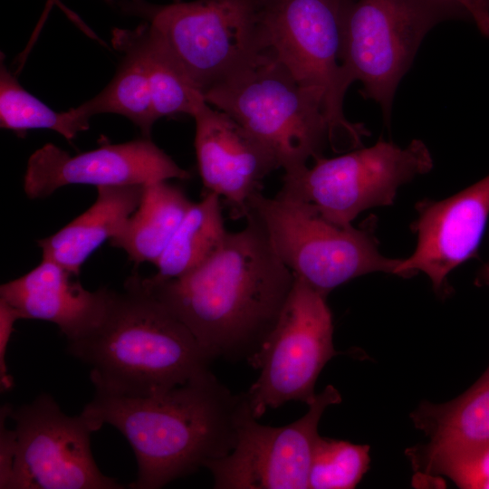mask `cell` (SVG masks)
Masks as SVG:
<instances>
[{
	"instance_id": "cell-8",
	"label": "cell",
	"mask_w": 489,
	"mask_h": 489,
	"mask_svg": "<svg viewBox=\"0 0 489 489\" xmlns=\"http://www.w3.org/2000/svg\"><path fill=\"white\" fill-rule=\"evenodd\" d=\"M468 16L455 0H351L342 39L341 62L363 97L390 117L397 87L428 31L438 23Z\"/></svg>"
},
{
	"instance_id": "cell-29",
	"label": "cell",
	"mask_w": 489,
	"mask_h": 489,
	"mask_svg": "<svg viewBox=\"0 0 489 489\" xmlns=\"http://www.w3.org/2000/svg\"><path fill=\"white\" fill-rule=\"evenodd\" d=\"M475 283L477 285H489V260L479 270Z\"/></svg>"
},
{
	"instance_id": "cell-9",
	"label": "cell",
	"mask_w": 489,
	"mask_h": 489,
	"mask_svg": "<svg viewBox=\"0 0 489 489\" xmlns=\"http://www.w3.org/2000/svg\"><path fill=\"white\" fill-rule=\"evenodd\" d=\"M432 168L422 140L401 148L379 139L335 158L319 157L313 166L284 174L276 196L311 203L330 222L349 227L360 213L391 205L402 185Z\"/></svg>"
},
{
	"instance_id": "cell-21",
	"label": "cell",
	"mask_w": 489,
	"mask_h": 489,
	"mask_svg": "<svg viewBox=\"0 0 489 489\" xmlns=\"http://www.w3.org/2000/svg\"><path fill=\"white\" fill-rule=\"evenodd\" d=\"M227 233L220 197L205 193L202 200L193 202L156 263L157 273L148 279L153 283L164 282L197 268L220 248Z\"/></svg>"
},
{
	"instance_id": "cell-22",
	"label": "cell",
	"mask_w": 489,
	"mask_h": 489,
	"mask_svg": "<svg viewBox=\"0 0 489 489\" xmlns=\"http://www.w3.org/2000/svg\"><path fill=\"white\" fill-rule=\"evenodd\" d=\"M124 58L111 82L75 110L84 119L101 113H116L130 120L144 138H149L155 117L149 82L139 56L123 50Z\"/></svg>"
},
{
	"instance_id": "cell-19",
	"label": "cell",
	"mask_w": 489,
	"mask_h": 489,
	"mask_svg": "<svg viewBox=\"0 0 489 489\" xmlns=\"http://www.w3.org/2000/svg\"><path fill=\"white\" fill-rule=\"evenodd\" d=\"M430 438L425 447L465 451L489 445V368L464 394L447 403H422L411 415Z\"/></svg>"
},
{
	"instance_id": "cell-20",
	"label": "cell",
	"mask_w": 489,
	"mask_h": 489,
	"mask_svg": "<svg viewBox=\"0 0 489 489\" xmlns=\"http://www.w3.org/2000/svg\"><path fill=\"white\" fill-rule=\"evenodd\" d=\"M112 43L120 51L135 53L142 62L157 120L181 113L193 117L206 102L148 23L134 30H115Z\"/></svg>"
},
{
	"instance_id": "cell-27",
	"label": "cell",
	"mask_w": 489,
	"mask_h": 489,
	"mask_svg": "<svg viewBox=\"0 0 489 489\" xmlns=\"http://www.w3.org/2000/svg\"><path fill=\"white\" fill-rule=\"evenodd\" d=\"M22 319L19 312L5 299L0 298V386L1 391L12 388L14 381L7 373L6 350L14 331V322Z\"/></svg>"
},
{
	"instance_id": "cell-1",
	"label": "cell",
	"mask_w": 489,
	"mask_h": 489,
	"mask_svg": "<svg viewBox=\"0 0 489 489\" xmlns=\"http://www.w3.org/2000/svg\"><path fill=\"white\" fill-rule=\"evenodd\" d=\"M246 221L185 275L159 283L142 277L212 360H248L274 327L295 280L260 221L251 212Z\"/></svg>"
},
{
	"instance_id": "cell-7",
	"label": "cell",
	"mask_w": 489,
	"mask_h": 489,
	"mask_svg": "<svg viewBox=\"0 0 489 489\" xmlns=\"http://www.w3.org/2000/svg\"><path fill=\"white\" fill-rule=\"evenodd\" d=\"M263 0H196L139 7L149 25L203 94L266 51Z\"/></svg>"
},
{
	"instance_id": "cell-12",
	"label": "cell",
	"mask_w": 489,
	"mask_h": 489,
	"mask_svg": "<svg viewBox=\"0 0 489 489\" xmlns=\"http://www.w3.org/2000/svg\"><path fill=\"white\" fill-rule=\"evenodd\" d=\"M341 401L328 385L301 418L283 427L257 422L248 401L238 420L233 450L205 466L216 489H306L318 425L325 409Z\"/></svg>"
},
{
	"instance_id": "cell-18",
	"label": "cell",
	"mask_w": 489,
	"mask_h": 489,
	"mask_svg": "<svg viewBox=\"0 0 489 489\" xmlns=\"http://www.w3.org/2000/svg\"><path fill=\"white\" fill-rule=\"evenodd\" d=\"M192 204L179 187L167 181L144 184L137 209L110 244L124 250L136 264H156Z\"/></svg>"
},
{
	"instance_id": "cell-23",
	"label": "cell",
	"mask_w": 489,
	"mask_h": 489,
	"mask_svg": "<svg viewBox=\"0 0 489 489\" xmlns=\"http://www.w3.org/2000/svg\"><path fill=\"white\" fill-rule=\"evenodd\" d=\"M0 126L18 136L29 129H52L66 139L89 129V120L74 108L58 112L29 93L8 71L3 61L0 67Z\"/></svg>"
},
{
	"instance_id": "cell-30",
	"label": "cell",
	"mask_w": 489,
	"mask_h": 489,
	"mask_svg": "<svg viewBox=\"0 0 489 489\" xmlns=\"http://www.w3.org/2000/svg\"><path fill=\"white\" fill-rule=\"evenodd\" d=\"M472 19L475 15V4L473 0H455Z\"/></svg>"
},
{
	"instance_id": "cell-3",
	"label": "cell",
	"mask_w": 489,
	"mask_h": 489,
	"mask_svg": "<svg viewBox=\"0 0 489 489\" xmlns=\"http://www.w3.org/2000/svg\"><path fill=\"white\" fill-rule=\"evenodd\" d=\"M68 352L91 368L95 388L147 396L183 384L213 360L191 331L145 286L138 273L113 291L107 313Z\"/></svg>"
},
{
	"instance_id": "cell-16",
	"label": "cell",
	"mask_w": 489,
	"mask_h": 489,
	"mask_svg": "<svg viewBox=\"0 0 489 489\" xmlns=\"http://www.w3.org/2000/svg\"><path fill=\"white\" fill-rule=\"evenodd\" d=\"M76 275L48 259L0 286V298L22 319L42 320L58 326L68 342L85 337L103 321L113 293L108 288L91 292Z\"/></svg>"
},
{
	"instance_id": "cell-28",
	"label": "cell",
	"mask_w": 489,
	"mask_h": 489,
	"mask_svg": "<svg viewBox=\"0 0 489 489\" xmlns=\"http://www.w3.org/2000/svg\"><path fill=\"white\" fill-rule=\"evenodd\" d=\"M475 15L473 20L484 36H489V0H473Z\"/></svg>"
},
{
	"instance_id": "cell-6",
	"label": "cell",
	"mask_w": 489,
	"mask_h": 489,
	"mask_svg": "<svg viewBox=\"0 0 489 489\" xmlns=\"http://www.w3.org/2000/svg\"><path fill=\"white\" fill-rule=\"evenodd\" d=\"M249 208L281 261L294 276L326 296L364 274H395L402 261L380 254L370 218L359 228L342 227L323 217L311 203L270 198L261 192L252 197Z\"/></svg>"
},
{
	"instance_id": "cell-2",
	"label": "cell",
	"mask_w": 489,
	"mask_h": 489,
	"mask_svg": "<svg viewBox=\"0 0 489 489\" xmlns=\"http://www.w3.org/2000/svg\"><path fill=\"white\" fill-rule=\"evenodd\" d=\"M246 394H233L207 369L147 396L95 388L82 413L116 427L129 443L138 475L129 487L158 489L228 455L236 443Z\"/></svg>"
},
{
	"instance_id": "cell-5",
	"label": "cell",
	"mask_w": 489,
	"mask_h": 489,
	"mask_svg": "<svg viewBox=\"0 0 489 489\" xmlns=\"http://www.w3.org/2000/svg\"><path fill=\"white\" fill-rule=\"evenodd\" d=\"M351 0H263L261 25L268 50L302 86L322 100L335 152L360 147L369 134L349 121L343 100L349 79L341 62L345 16Z\"/></svg>"
},
{
	"instance_id": "cell-4",
	"label": "cell",
	"mask_w": 489,
	"mask_h": 489,
	"mask_svg": "<svg viewBox=\"0 0 489 489\" xmlns=\"http://www.w3.org/2000/svg\"><path fill=\"white\" fill-rule=\"evenodd\" d=\"M204 98L255 137L284 174L321 157L329 142L321 97L298 83L268 50Z\"/></svg>"
},
{
	"instance_id": "cell-11",
	"label": "cell",
	"mask_w": 489,
	"mask_h": 489,
	"mask_svg": "<svg viewBox=\"0 0 489 489\" xmlns=\"http://www.w3.org/2000/svg\"><path fill=\"white\" fill-rule=\"evenodd\" d=\"M17 451L12 489H122L94 461L91 435L100 427L83 413L70 417L46 393L14 408Z\"/></svg>"
},
{
	"instance_id": "cell-25",
	"label": "cell",
	"mask_w": 489,
	"mask_h": 489,
	"mask_svg": "<svg viewBox=\"0 0 489 489\" xmlns=\"http://www.w3.org/2000/svg\"><path fill=\"white\" fill-rule=\"evenodd\" d=\"M409 456L426 474L445 475L460 488L489 489V445L465 451L420 446Z\"/></svg>"
},
{
	"instance_id": "cell-26",
	"label": "cell",
	"mask_w": 489,
	"mask_h": 489,
	"mask_svg": "<svg viewBox=\"0 0 489 489\" xmlns=\"http://www.w3.org/2000/svg\"><path fill=\"white\" fill-rule=\"evenodd\" d=\"M12 406L5 404L0 408V489H12L14 466L17 451L15 429H8Z\"/></svg>"
},
{
	"instance_id": "cell-10",
	"label": "cell",
	"mask_w": 489,
	"mask_h": 489,
	"mask_svg": "<svg viewBox=\"0 0 489 489\" xmlns=\"http://www.w3.org/2000/svg\"><path fill=\"white\" fill-rule=\"evenodd\" d=\"M326 295L295 280L283 311L259 350L247 360L260 370L246 394L252 415L289 401L313 402L317 379L338 352Z\"/></svg>"
},
{
	"instance_id": "cell-17",
	"label": "cell",
	"mask_w": 489,
	"mask_h": 489,
	"mask_svg": "<svg viewBox=\"0 0 489 489\" xmlns=\"http://www.w3.org/2000/svg\"><path fill=\"white\" fill-rule=\"evenodd\" d=\"M94 204L55 234L37 241L43 258L74 275L89 256L115 236L137 209L143 185L98 187Z\"/></svg>"
},
{
	"instance_id": "cell-31",
	"label": "cell",
	"mask_w": 489,
	"mask_h": 489,
	"mask_svg": "<svg viewBox=\"0 0 489 489\" xmlns=\"http://www.w3.org/2000/svg\"><path fill=\"white\" fill-rule=\"evenodd\" d=\"M108 1H110V0H108Z\"/></svg>"
},
{
	"instance_id": "cell-14",
	"label": "cell",
	"mask_w": 489,
	"mask_h": 489,
	"mask_svg": "<svg viewBox=\"0 0 489 489\" xmlns=\"http://www.w3.org/2000/svg\"><path fill=\"white\" fill-rule=\"evenodd\" d=\"M416 209L411 229L417 246L395 274L422 272L442 292L448 274L477 254L489 216V175L448 198L422 200Z\"/></svg>"
},
{
	"instance_id": "cell-24",
	"label": "cell",
	"mask_w": 489,
	"mask_h": 489,
	"mask_svg": "<svg viewBox=\"0 0 489 489\" xmlns=\"http://www.w3.org/2000/svg\"><path fill=\"white\" fill-rule=\"evenodd\" d=\"M369 462V446L319 436L312 449L308 488H355Z\"/></svg>"
},
{
	"instance_id": "cell-15",
	"label": "cell",
	"mask_w": 489,
	"mask_h": 489,
	"mask_svg": "<svg viewBox=\"0 0 489 489\" xmlns=\"http://www.w3.org/2000/svg\"><path fill=\"white\" fill-rule=\"evenodd\" d=\"M196 120L195 149L206 193L224 197L234 219L246 218L263 180L280 168L273 154L236 120L204 102Z\"/></svg>"
},
{
	"instance_id": "cell-13",
	"label": "cell",
	"mask_w": 489,
	"mask_h": 489,
	"mask_svg": "<svg viewBox=\"0 0 489 489\" xmlns=\"http://www.w3.org/2000/svg\"><path fill=\"white\" fill-rule=\"evenodd\" d=\"M190 177L187 170L180 168L149 138L103 145L74 156L47 143L29 158L24 190L30 199H38L73 184L98 187Z\"/></svg>"
}]
</instances>
